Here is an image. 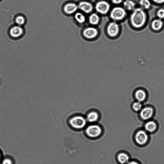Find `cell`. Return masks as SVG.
<instances>
[{
    "mask_svg": "<svg viewBox=\"0 0 164 164\" xmlns=\"http://www.w3.org/2000/svg\"><path fill=\"white\" fill-rule=\"evenodd\" d=\"M2 164H13V163L12 160L6 158L3 161Z\"/></svg>",
    "mask_w": 164,
    "mask_h": 164,
    "instance_id": "obj_25",
    "label": "cell"
},
{
    "mask_svg": "<svg viewBox=\"0 0 164 164\" xmlns=\"http://www.w3.org/2000/svg\"><path fill=\"white\" fill-rule=\"evenodd\" d=\"M24 34V30L21 26H13L9 30L10 36L13 38H18Z\"/></svg>",
    "mask_w": 164,
    "mask_h": 164,
    "instance_id": "obj_11",
    "label": "cell"
},
{
    "mask_svg": "<svg viewBox=\"0 0 164 164\" xmlns=\"http://www.w3.org/2000/svg\"><path fill=\"white\" fill-rule=\"evenodd\" d=\"M69 123L74 128L81 129L86 125V121L85 118L82 116H77L72 118L70 120Z\"/></svg>",
    "mask_w": 164,
    "mask_h": 164,
    "instance_id": "obj_3",
    "label": "cell"
},
{
    "mask_svg": "<svg viewBox=\"0 0 164 164\" xmlns=\"http://www.w3.org/2000/svg\"><path fill=\"white\" fill-rule=\"evenodd\" d=\"M110 5L106 1H102L98 2L95 6L96 12L101 14L105 15L110 10Z\"/></svg>",
    "mask_w": 164,
    "mask_h": 164,
    "instance_id": "obj_5",
    "label": "cell"
},
{
    "mask_svg": "<svg viewBox=\"0 0 164 164\" xmlns=\"http://www.w3.org/2000/svg\"><path fill=\"white\" fill-rule=\"evenodd\" d=\"M112 3L118 5L121 3L123 0H111Z\"/></svg>",
    "mask_w": 164,
    "mask_h": 164,
    "instance_id": "obj_26",
    "label": "cell"
},
{
    "mask_svg": "<svg viewBox=\"0 0 164 164\" xmlns=\"http://www.w3.org/2000/svg\"><path fill=\"white\" fill-rule=\"evenodd\" d=\"M127 164H139L138 162L135 161H131L127 163Z\"/></svg>",
    "mask_w": 164,
    "mask_h": 164,
    "instance_id": "obj_28",
    "label": "cell"
},
{
    "mask_svg": "<svg viewBox=\"0 0 164 164\" xmlns=\"http://www.w3.org/2000/svg\"><path fill=\"white\" fill-rule=\"evenodd\" d=\"M154 3L159 4H161L164 3V0H152Z\"/></svg>",
    "mask_w": 164,
    "mask_h": 164,
    "instance_id": "obj_27",
    "label": "cell"
},
{
    "mask_svg": "<svg viewBox=\"0 0 164 164\" xmlns=\"http://www.w3.org/2000/svg\"><path fill=\"white\" fill-rule=\"evenodd\" d=\"M120 28L119 25L115 21L109 23L106 28L107 34L109 37L115 38L119 33Z\"/></svg>",
    "mask_w": 164,
    "mask_h": 164,
    "instance_id": "obj_4",
    "label": "cell"
},
{
    "mask_svg": "<svg viewBox=\"0 0 164 164\" xmlns=\"http://www.w3.org/2000/svg\"><path fill=\"white\" fill-rule=\"evenodd\" d=\"M86 132L87 134L90 137L96 138L99 136L101 134L102 129L98 125H92L87 128Z\"/></svg>",
    "mask_w": 164,
    "mask_h": 164,
    "instance_id": "obj_7",
    "label": "cell"
},
{
    "mask_svg": "<svg viewBox=\"0 0 164 164\" xmlns=\"http://www.w3.org/2000/svg\"><path fill=\"white\" fill-rule=\"evenodd\" d=\"M142 105L140 102H137L134 103L133 105L134 110L135 111H138L141 110Z\"/></svg>",
    "mask_w": 164,
    "mask_h": 164,
    "instance_id": "obj_23",
    "label": "cell"
},
{
    "mask_svg": "<svg viewBox=\"0 0 164 164\" xmlns=\"http://www.w3.org/2000/svg\"><path fill=\"white\" fill-rule=\"evenodd\" d=\"M135 139L137 143L140 146L145 145L148 142L149 137L146 132L143 130H139L136 133Z\"/></svg>",
    "mask_w": 164,
    "mask_h": 164,
    "instance_id": "obj_6",
    "label": "cell"
},
{
    "mask_svg": "<svg viewBox=\"0 0 164 164\" xmlns=\"http://www.w3.org/2000/svg\"><path fill=\"white\" fill-rule=\"evenodd\" d=\"M153 109L150 107H146L141 111L140 116L142 119L147 120L150 119L153 115Z\"/></svg>",
    "mask_w": 164,
    "mask_h": 164,
    "instance_id": "obj_10",
    "label": "cell"
},
{
    "mask_svg": "<svg viewBox=\"0 0 164 164\" xmlns=\"http://www.w3.org/2000/svg\"><path fill=\"white\" fill-rule=\"evenodd\" d=\"M78 9V6L73 3H69L65 5L63 7L64 13L68 15L75 13Z\"/></svg>",
    "mask_w": 164,
    "mask_h": 164,
    "instance_id": "obj_12",
    "label": "cell"
},
{
    "mask_svg": "<svg viewBox=\"0 0 164 164\" xmlns=\"http://www.w3.org/2000/svg\"><path fill=\"white\" fill-rule=\"evenodd\" d=\"M99 118V115L96 112L92 111L87 114V121L90 123H93L97 121Z\"/></svg>",
    "mask_w": 164,
    "mask_h": 164,
    "instance_id": "obj_17",
    "label": "cell"
},
{
    "mask_svg": "<svg viewBox=\"0 0 164 164\" xmlns=\"http://www.w3.org/2000/svg\"><path fill=\"white\" fill-rule=\"evenodd\" d=\"M15 22L17 26H21L25 24L26 19L23 16H18L15 19Z\"/></svg>",
    "mask_w": 164,
    "mask_h": 164,
    "instance_id": "obj_21",
    "label": "cell"
},
{
    "mask_svg": "<svg viewBox=\"0 0 164 164\" xmlns=\"http://www.w3.org/2000/svg\"><path fill=\"white\" fill-rule=\"evenodd\" d=\"M157 128V126L156 123L152 121L148 122L146 123L145 126V128L146 131L150 133L155 132Z\"/></svg>",
    "mask_w": 164,
    "mask_h": 164,
    "instance_id": "obj_15",
    "label": "cell"
},
{
    "mask_svg": "<svg viewBox=\"0 0 164 164\" xmlns=\"http://www.w3.org/2000/svg\"><path fill=\"white\" fill-rule=\"evenodd\" d=\"M74 18L78 23L80 24H84L86 20L85 16L81 12H77L74 15Z\"/></svg>",
    "mask_w": 164,
    "mask_h": 164,
    "instance_id": "obj_18",
    "label": "cell"
},
{
    "mask_svg": "<svg viewBox=\"0 0 164 164\" xmlns=\"http://www.w3.org/2000/svg\"><path fill=\"white\" fill-rule=\"evenodd\" d=\"M163 22L162 19H155L153 20L151 24V27L153 30L158 31L163 28Z\"/></svg>",
    "mask_w": 164,
    "mask_h": 164,
    "instance_id": "obj_13",
    "label": "cell"
},
{
    "mask_svg": "<svg viewBox=\"0 0 164 164\" xmlns=\"http://www.w3.org/2000/svg\"><path fill=\"white\" fill-rule=\"evenodd\" d=\"M157 16L159 19H164V9H159L157 11Z\"/></svg>",
    "mask_w": 164,
    "mask_h": 164,
    "instance_id": "obj_24",
    "label": "cell"
},
{
    "mask_svg": "<svg viewBox=\"0 0 164 164\" xmlns=\"http://www.w3.org/2000/svg\"><path fill=\"white\" fill-rule=\"evenodd\" d=\"M100 17L97 14L94 13L91 14L89 18V23L93 26L97 25L100 21Z\"/></svg>",
    "mask_w": 164,
    "mask_h": 164,
    "instance_id": "obj_16",
    "label": "cell"
},
{
    "mask_svg": "<svg viewBox=\"0 0 164 164\" xmlns=\"http://www.w3.org/2000/svg\"><path fill=\"white\" fill-rule=\"evenodd\" d=\"M78 7L82 12L87 14L91 13L93 9L92 4L86 1L80 2L78 4Z\"/></svg>",
    "mask_w": 164,
    "mask_h": 164,
    "instance_id": "obj_9",
    "label": "cell"
},
{
    "mask_svg": "<svg viewBox=\"0 0 164 164\" xmlns=\"http://www.w3.org/2000/svg\"><path fill=\"white\" fill-rule=\"evenodd\" d=\"M98 34L97 29L94 27H87L84 29L82 31V35L84 38L89 40L96 38Z\"/></svg>",
    "mask_w": 164,
    "mask_h": 164,
    "instance_id": "obj_8",
    "label": "cell"
},
{
    "mask_svg": "<svg viewBox=\"0 0 164 164\" xmlns=\"http://www.w3.org/2000/svg\"><path fill=\"white\" fill-rule=\"evenodd\" d=\"M139 4L143 9H148L151 7V4L149 0H140Z\"/></svg>",
    "mask_w": 164,
    "mask_h": 164,
    "instance_id": "obj_22",
    "label": "cell"
},
{
    "mask_svg": "<svg viewBox=\"0 0 164 164\" xmlns=\"http://www.w3.org/2000/svg\"><path fill=\"white\" fill-rule=\"evenodd\" d=\"M136 99L138 102L144 101L146 98L147 95L145 91L143 90H138L136 91L135 94Z\"/></svg>",
    "mask_w": 164,
    "mask_h": 164,
    "instance_id": "obj_14",
    "label": "cell"
},
{
    "mask_svg": "<svg viewBox=\"0 0 164 164\" xmlns=\"http://www.w3.org/2000/svg\"><path fill=\"white\" fill-rule=\"evenodd\" d=\"M127 15L125 9L121 7H115L111 11L110 17L115 21H119L123 20Z\"/></svg>",
    "mask_w": 164,
    "mask_h": 164,
    "instance_id": "obj_2",
    "label": "cell"
},
{
    "mask_svg": "<svg viewBox=\"0 0 164 164\" xmlns=\"http://www.w3.org/2000/svg\"><path fill=\"white\" fill-rule=\"evenodd\" d=\"M117 158L119 162L122 164L127 163L129 162V156L124 153H121L119 154Z\"/></svg>",
    "mask_w": 164,
    "mask_h": 164,
    "instance_id": "obj_19",
    "label": "cell"
},
{
    "mask_svg": "<svg viewBox=\"0 0 164 164\" xmlns=\"http://www.w3.org/2000/svg\"><path fill=\"white\" fill-rule=\"evenodd\" d=\"M1 153H0V160H1Z\"/></svg>",
    "mask_w": 164,
    "mask_h": 164,
    "instance_id": "obj_29",
    "label": "cell"
},
{
    "mask_svg": "<svg viewBox=\"0 0 164 164\" xmlns=\"http://www.w3.org/2000/svg\"><path fill=\"white\" fill-rule=\"evenodd\" d=\"M124 9L128 11H132L135 9V4L131 0H126L123 3Z\"/></svg>",
    "mask_w": 164,
    "mask_h": 164,
    "instance_id": "obj_20",
    "label": "cell"
},
{
    "mask_svg": "<svg viewBox=\"0 0 164 164\" xmlns=\"http://www.w3.org/2000/svg\"><path fill=\"white\" fill-rule=\"evenodd\" d=\"M147 20V16L143 9L137 8L135 9L130 17V22L131 26L136 29H140L145 25Z\"/></svg>",
    "mask_w": 164,
    "mask_h": 164,
    "instance_id": "obj_1",
    "label": "cell"
}]
</instances>
